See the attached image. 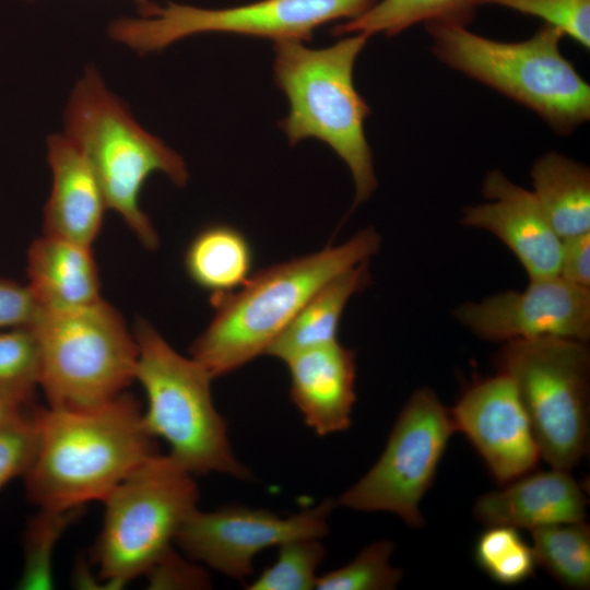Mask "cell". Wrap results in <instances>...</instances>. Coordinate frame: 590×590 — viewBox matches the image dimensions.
<instances>
[{
  "mask_svg": "<svg viewBox=\"0 0 590 590\" xmlns=\"http://www.w3.org/2000/svg\"><path fill=\"white\" fill-rule=\"evenodd\" d=\"M35 414L38 448L24 477L27 497L40 509L103 502L157 453L140 403L126 392L92 409L35 408Z\"/></svg>",
  "mask_w": 590,
  "mask_h": 590,
  "instance_id": "1",
  "label": "cell"
},
{
  "mask_svg": "<svg viewBox=\"0 0 590 590\" xmlns=\"http://www.w3.org/2000/svg\"><path fill=\"white\" fill-rule=\"evenodd\" d=\"M380 243L366 227L339 246L264 268L235 292L212 297L214 316L193 341L191 357L215 378L266 354L324 283L369 260Z\"/></svg>",
  "mask_w": 590,
  "mask_h": 590,
  "instance_id": "2",
  "label": "cell"
},
{
  "mask_svg": "<svg viewBox=\"0 0 590 590\" xmlns=\"http://www.w3.org/2000/svg\"><path fill=\"white\" fill-rule=\"evenodd\" d=\"M344 36L324 48H309L295 39L274 42L273 72L290 103L288 114L280 121L288 143L312 138L331 148L352 175L355 208L377 188L364 130L370 107L353 81L355 62L369 37L363 33Z\"/></svg>",
  "mask_w": 590,
  "mask_h": 590,
  "instance_id": "3",
  "label": "cell"
},
{
  "mask_svg": "<svg viewBox=\"0 0 590 590\" xmlns=\"http://www.w3.org/2000/svg\"><path fill=\"white\" fill-rule=\"evenodd\" d=\"M424 25L437 60L535 113L556 134L589 121L590 85L562 54L557 28L543 23L527 39L500 42L459 22Z\"/></svg>",
  "mask_w": 590,
  "mask_h": 590,
  "instance_id": "4",
  "label": "cell"
},
{
  "mask_svg": "<svg viewBox=\"0 0 590 590\" xmlns=\"http://www.w3.org/2000/svg\"><path fill=\"white\" fill-rule=\"evenodd\" d=\"M63 126V133L92 165L107 209L122 217L146 249H156L158 235L141 209V190L155 173L184 187L189 174L182 156L138 123L94 66L86 67L75 82Z\"/></svg>",
  "mask_w": 590,
  "mask_h": 590,
  "instance_id": "5",
  "label": "cell"
},
{
  "mask_svg": "<svg viewBox=\"0 0 590 590\" xmlns=\"http://www.w3.org/2000/svg\"><path fill=\"white\" fill-rule=\"evenodd\" d=\"M133 334L135 380L148 399L142 420L149 434L166 440L168 455L193 475L216 472L249 480L251 473L234 455L226 422L214 406L210 374L177 353L144 319L137 321Z\"/></svg>",
  "mask_w": 590,
  "mask_h": 590,
  "instance_id": "6",
  "label": "cell"
},
{
  "mask_svg": "<svg viewBox=\"0 0 590 590\" xmlns=\"http://www.w3.org/2000/svg\"><path fill=\"white\" fill-rule=\"evenodd\" d=\"M30 326L39 344V387L49 408H96L135 380L137 340L103 298L70 310L39 308Z\"/></svg>",
  "mask_w": 590,
  "mask_h": 590,
  "instance_id": "7",
  "label": "cell"
},
{
  "mask_svg": "<svg viewBox=\"0 0 590 590\" xmlns=\"http://www.w3.org/2000/svg\"><path fill=\"white\" fill-rule=\"evenodd\" d=\"M198 497L193 474L172 456L145 460L103 500V528L92 551L99 578L117 588L148 575L172 550Z\"/></svg>",
  "mask_w": 590,
  "mask_h": 590,
  "instance_id": "8",
  "label": "cell"
},
{
  "mask_svg": "<svg viewBox=\"0 0 590 590\" xmlns=\"http://www.w3.org/2000/svg\"><path fill=\"white\" fill-rule=\"evenodd\" d=\"M497 373L512 381L540 456L570 471L589 439L590 351L586 342L544 337L504 343Z\"/></svg>",
  "mask_w": 590,
  "mask_h": 590,
  "instance_id": "9",
  "label": "cell"
},
{
  "mask_svg": "<svg viewBox=\"0 0 590 590\" xmlns=\"http://www.w3.org/2000/svg\"><path fill=\"white\" fill-rule=\"evenodd\" d=\"M378 0H259L222 9L167 2L150 3L135 17L111 21V40L140 55L162 51L186 37L232 33L272 39L308 42L321 25L350 20Z\"/></svg>",
  "mask_w": 590,
  "mask_h": 590,
  "instance_id": "10",
  "label": "cell"
},
{
  "mask_svg": "<svg viewBox=\"0 0 590 590\" xmlns=\"http://www.w3.org/2000/svg\"><path fill=\"white\" fill-rule=\"evenodd\" d=\"M450 411L427 387L402 408L386 447L368 472L337 499L365 512L387 511L412 528L424 526L420 505L432 486L450 436Z\"/></svg>",
  "mask_w": 590,
  "mask_h": 590,
  "instance_id": "11",
  "label": "cell"
},
{
  "mask_svg": "<svg viewBox=\"0 0 590 590\" xmlns=\"http://www.w3.org/2000/svg\"><path fill=\"white\" fill-rule=\"evenodd\" d=\"M337 499L290 517L267 509L226 506L214 511L192 510L179 527L174 542L192 559L231 578L253 571L255 556L270 546L296 538H322Z\"/></svg>",
  "mask_w": 590,
  "mask_h": 590,
  "instance_id": "12",
  "label": "cell"
},
{
  "mask_svg": "<svg viewBox=\"0 0 590 590\" xmlns=\"http://www.w3.org/2000/svg\"><path fill=\"white\" fill-rule=\"evenodd\" d=\"M523 291H506L458 306V322L482 340L509 342L558 337L590 339V288L559 275L529 279Z\"/></svg>",
  "mask_w": 590,
  "mask_h": 590,
  "instance_id": "13",
  "label": "cell"
},
{
  "mask_svg": "<svg viewBox=\"0 0 590 590\" xmlns=\"http://www.w3.org/2000/svg\"><path fill=\"white\" fill-rule=\"evenodd\" d=\"M449 411L456 432L467 436L499 484L536 467L540 451L518 392L506 375L496 373L472 384Z\"/></svg>",
  "mask_w": 590,
  "mask_h": 590,
  "instance_id": "14",
  "label": "cell"
},
{
  "mask_svg": "<svg viewBox=\"0 0 590 590\" xmlns=\"http://www.w3.org/2000/svg\"><path fill=\"white\" fill-rule=\"evenodd\" d=\"M485 202L463 208L461 225L500 239L529 279L558 275L562 239L550 225L532 190L511 181L500 169L482 182Z\"/></svg>",
  "mask_w": 590,
  "mask_h": 590,
  "instance_id": "15",
  "label": "cell"
},
{
  "mask_svg": "<svg viewBox=\"0 0 590 590\" xmlns=\"http://www.w3.org/2000/svg\"><path fill=\"white\" fill-rule=\"evenodd\" d=\"M290 396L319 436L347 429L356 400L355 354L338 341L300 351L285 362Z\"/></svg>",
  "mask_w": 590,
  "mask_h": 590,
  "instance_id": "16",
  "label": "cell"
},
{
  "mask_svg": "<svg viewBox=\"0 0 590 590\" xmlns=\"http://www.w3.org/2000/svg\"><path fill=\"white\" fill-rule=\"evenodd\" d=\"M46 146L52 185L44 209V232L92 247L107 209L93 167L63 132L50 134Z\"/></svg>",
  "mask_w": 590,
  "mask_h": 590,
  "instance_id": "17",
  "label": "cell"
},
{
  "mask_svg": "<svg viewBox=\"0 0 590 590\" xmlns=\"http://www.w3.org/2000/svg\"><path fill=\"white\" fill-rule=\"evenodd\" d=\"M505 485L481 495L473 505L474 517L486 527L533 530L585 520L586 496L567 470L529 472Z\"/></svg>",
  "mask_w": 590,
  "mask_h": 590,
  "instance_id": "18",
  "label": "cell"
},
{
  "mask_svg": "<svg viewBox=\"0 0 590 590\" xmlns=\"http://www.w3.org/2000/svg\"><path fill=\"white\" fill-rule=\"evenodd\" d=\"M91 248L46 234L31 244L27 287L40 308L70 310L102 299L98 270Z\"/></svg>",
  "mask_w": 590,
  "mask_h": 590,
  "instance_id": "19",
  "label": "cell"
},
{
  "mask_svg": "<svg viewBox=\"0 0 590 590\" xmlns=\"http://www.w3.org/2000/svg\"><path fill=\"white\" fill-rule=\"evenodd\" d=\"M532 192L560 239L590 232V169L550 151L531 168Z\"/></svg>",
  "mask_w": 590,
  "mask_h": 590,
  "instance_id": "20",
  "label": "cell"
},
{
  "mask_svg": "<svg viewBox=\"0 0 590 590\" xmlns=\"http://www.w3.org/2000/svg\"><path fill=\"white\" fill-rule=\"evenodd\" d=\"M369 281L368 260L332 278L306 302L266 354L285 362L300 351L337 341L347 302Z\"/></svg>",
  "mask_w": 590,
  "mask_h": 590,
  "instance_id": "21",
  "label": "cell"
},
{
  "mask_svg": "<svg viewBox=\"0 0 590 590\" xmlns=\"http://www.w3.org/2000/svg\"><path fill=\"white\" fill-rule=\"evenodd\" d=\"M184 263L191 281L215 297L235 292L245 284L251 275L253 251L238 229L214 224L192 238Z\"/></svg>",
  "mask_w": 590,
  "mask_h": 590,
  "instance_id": "22",
  "label": "cell"
},
{
  "mask_svg": "<svg viewBox=\"0 0 590 590\" xmlns=\"http://www.w3.org/2000/svg\"><path fill=\"white\" fill-rule=\"evenodd\" d=\"M484 0H378L359 15L332 27L334 36L363 33L368 37L398 35L420 23L453 21L468 24Z\"/></svg>",
  "mask_w": 590,
  "mask_h": 590,
  "instance_id": "23",
  "label": "cell"
},
{
  "mask_svg": "<svg viewBox=\"0 0 590 590\" xmlns=\"http://www.w3.org/2000/svg\"><path fill=\"white\" fill-rule=\"evenodd\" d=\"M536 565L570 589L590 586V527L582 521L530 530Z\"/></svg>",
  "mask_w": 590,
  "mask_h": 590,
  "instance_id": "24",
  "label": "cell"
},
{
  "mask_svg": "<svg viewBox=\"0 0 590 590\" xmlns=\"http://www.w3.org/2000/svg\"><path fill=\"white\" fill-rule=\"evenodd\" d=\"M474 558L493 580L506 586L527 580L536 566L532 546L510 526H488L476 540Z\"/></svg>",
  "mask_w": 590,
  "mask_h": 590,
  "instance_id": "25",
  "label": "cell"
},
{
  "mask_svg": "<svg viewBox=\"0 0 590 590\" xmlns=\"http://www.w3.org/2000/svg\"><path fill=\"white\" fill-rule=\"evenodd\" d=\"M40 373V350L33 328L0 331V392L32 404Z\"/></svg>",
  "mask_w": 590,
  "mask_h": 590,
  "instance_id": "26",
  "label": "cell"
},
{
  "mask_svg": "<svg viewBox=\"0 0 590 590\" xmlns=\"http://www.w3.org/2000/svg\"><path fill=\"white\" fill-rule=\"evenodd\" d=\"M320 539L296 538L280 544L275 562L267 567L247 589H316L317 569L326 557V548Z\"/></svg>",
  "mask_w": 590,
  "mask_h": 590,
  "instance_id": "27",
  "label": "cell"
},
{
  "mask_svg": "<svg viewBox=\"0 0 590 590\" xmlns=\"http://www.w3.org/2000/svg\"><path fill=\"white\" fill-rule=\"evenodd\" d=\"M394 543L382 540L363 548L349 564L317 579L319 590H391L403 577L399 567L390 564Z\"/></svg>",
  "mask_w": 590,
  "mask_h": 590,
  "instance_id": "28",
  "label": "cell"
},
{
  "mask_svg": "<svg viewBox=\"0 0 590 590\" xmlns=\"http://www.w3.org/2000/svg\"><path fill=\"white\" fill-rule=\"evenodd\" d=\"M82 508L40 509L31 521L25 536V564L19 582L22 589H47L52 585L51 553L67 526Z\"/></svg>",
  "mask_w": 590,
  "mask_h": 590,
  "instance_id": "29",
  "label": "cell"
},
{
  "mask_svg": "<svg viewBox=\"0 0 590 590\" xmlns=\"http://www.w3.org/2000/svg\"><path fill=\"white\" fill-rule=\"evenodd\" d=\"M483 4L539 17L582 48H590V0H484Z\"/></svg>",
  "mask_w": 590,
  "mask_h": 590,
  "instance_id": "30",
  "label": "cell"
},
{
  "mask_svg": "<svg viewBox=\"0 0 590 590\" xmlns=\"http://www.w3.org/2000/svg\"><path fill=\"white\" fill-rule=\"evenodd\" d=\"M38 441L35 406L0 427V489L12 479L25 475L36 457Z\"/></svg>",
  "mask_w": 590,
  "mask_h": 590,
  "instance_id": "31",
  "label": "cell"
},
{
  "mask_svg": "<svg viewBox=\"0 0 590 590\" xmlns=\"http://www.w3.org/2000/svg\"><path fill=\"white\" fill-rule=\"evenodd\" d=\"M39 308L27 285L0 278V329L32 324Z\"/></svg>",
  "mask_w": 590,
  "mask_h": 590,
  "instance_id": "32",
  "label": "cell"
},
{
  "mask_svg": "<svg viewBox=\"0 0 590 590\" xmlns=\"http://www.w3.org/2000/svg\"><path fill=\"white\" fill-rule=\"evenodd\" d=\"M154 588H204V571L181 559L172 550L148 573Z\"/></svg>",
  "mask_w": 590,
  "mask_h": 590,
  "instance_id": "33",
  "label": "cell"
},
{
  "mask_svg": "<svg viewBox=\"0 0 590 590\" xmlns=\"http://www.w3.org/2000/svg\"><path fill=\"white\" fill-rule=\"evenodd\" d=\"M558 275L590 288V232L562 239Z\"/></svg>",
  "mask_w": 590,
  "mask_h": 590,
  "instance_id": "34",
  "label": "cell"
},
{
  "mask_svg": "<svg viewBox=\"0 0 590 590\" xmlns=\"http://www.w3.org/2000/svg\"><path fill=\"white\" fill-rule=\"evenodd\" d=\"M32 408L33 404L23 403L0 392V427L16 420Z\"/></svg>",
  "mask_w": 590,
  "mask_h": 590,
  "instance_id": "35",
  "label": "cell"
},
{
  "mask_svg": "<svg viewBox=\"0 0 590 590\" xmlns=\"http://www.w3.org/2000/svg\"><path fill=\"white\" fill-rule=\"evenodd\" d=\"M133 1L139 5L140 10L151 3L150 0H133Z\"/></svg>",
  "mask_w": 590,
  "mask_h": 590,
  "instance_id": "36",
  "label": "cell"
}]
</instances>
